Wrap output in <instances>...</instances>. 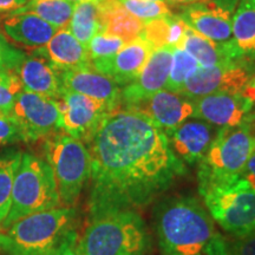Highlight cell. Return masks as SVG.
I'll list each match as a JSON object with an SVG mask.
<instances>
[{"label": "cell", "mask_w": 255, "mask_h": 255, "mask_svg": "<svg viewBox=\"0 0 255 255\" xmlns=\"http://www.w3.org/2000/svg\"><path fill=\"white\" fill-rule=\"evenodd\" d=\"M30 0H0V13H14L26 6Z\"/></svg>", "instance_id": "37"}, {"label": "cell", "mask_w": 255, "mask_h": 255, "mask_svg": "<svg viewBox=\"0 0 255 255\" xmlns=\"http://www.w3.org/2000/svg\"><path fill=\"white\" fill-rule=\"evenodd\" d=\"M193 119L218 128H233L254 120V103L246 92H214L194 100Z\"/></svg>", "instance_id": "12"}, {"label": "cell", "mask_w": 255, "mask_h": 255, "mask_svg": "<svg viewBox=\"0 0 255 255\" xmlns=\"http://www.w3.org/2000/svg\"><path fill=\"white\" fill-rule=\"evenodd\" d=\"M188 25L180 14L165 15V17L146 21L143 25L139 37L148 41L154 49L171 46L174 49L181 47L188 30Z\"/></svg>", "instance_id": "25"}, {"label": "cell", "mask_w": 255, "mask_h": 255, "mask_svg": "<svg viewBox=\"0 0 255 255\" xmlns=\"http://www.w3.org/2000/svg\"><path fill=\"white\" fill-rule=\"evenodd\" d=\"M155 49L141 37L128 41L113 58L91 64L98 72L113 79L121 88L138 77Z\"/></svg>", "instance_id": "16"}, {"label": "cell", "mask_w": 255, "mask_h": 255, "mask_svg": "<svg viewBox=\"0 0 255 255\" xmlns=\"http://www.w3.org/2000/svg\"><path fill=\"white\" fill-rule=\"evenodd\" d=\"M24 90L17 71L0 72V110L9 116L17 96Z\"/></svg>", "instance_id": "32"}, {"label": "cell", "mask_w": 255, "mask_h": 255, "mask_svg": "<svg viewBox=\"0 0 255 255\" xmlns=\"http://www.w3.org/2000/svg\"><path fill=\"white\" fill-rule=\"evenodd\" d=\"M73 9L75 4L68 0H30L25 7L12 14H34L59 30L69 26Z\"/></svg>", "instance_id": "26"}, {"label": "cell", "mask_w": 255, "mask_h": 255, "mask_svg": "<svg viewBox=\"0 0 255 255\" xmlns=\"http://www.w3.org/2000/svg\"><path fill=\"white\" fill-rule=\"evenodd\" d=\"M87 146L91 157L89 216L138 212L187 174L167 133L136 110L110 111Z\"/></svg>", "instance_id": "1"}, {"label": "cell", "mask_w": 255, "mask_h": 255, "mask_svg": "<svg viewBox=\"0 0 255 255\" xmlns=\"http://www.w3.org/2000/svg\"><path fill=\"white\" fill-rule=\"evenodd\" d=\"M68 1L77 5V4H83V2H96V4H98V2H101L102 0H68Z\"/></svg>", "instance_id": "42"}, {"label": "cell", "mask_w": 255, "mask_h": 255, "mask_svg": "<svg viewBox=\"0 0 255 255\" xmlns=\"http://www.w3.org/2000/svg\"><path fill=\"white\" fill-rule=\"evenodd\" d=\"M240 178H242L245 182H247L248 186L255 191V151L251 156V158L248 159Z\"/></svg>", "instance_id": "38"}, {"label": "cell", "mask_w": 255, "mask_h": 255, "mask_svg": "<svg viewBox=\"0 0 255 255\" xmlns=\"http://www.w3.org/2000/svg\"><path fill=\"white\" fill-rule=\"evenodd\" d=\"M174 47L156 49L135 81L121 88V108L131 109L148 100L156 92L163 90L167 84L173 60Z\"/></svg>", "instance_id": "14"}, {"label": "cell", "mask_w": 255, "mask_h": 255, "mask_svg": "<svg viewBox=\"0 0 255 255\" xmlns=\"http://www.w3.org/2000/svg\"><path fill=\"white\" fill-rule=\"evenodd\" d=\"M1 116H6V115L2 114V113H1V110H0V117H1Z\"/></svg>", "instance_id": "45"}, {"label": "cell", "mask_w": 255, "mask_h": 255, "mask_svg": "<svg viewBox=\"0 0 255 255\" xmlns=\"http://www.w3.org/2000/svg\"><path fill=\"white\" fill-rule=\"evenodd\" d=\"M248 1H251L252 4H254V5H255V0H248Z\"/></svg>", "instance_id": "44"}, {"label": "cell", "mask_w": 255, "mask_h": 255, "mask_svg": "<svg viewBox=\"0 0 255 255\" xmlns=\"http://www.w3.org/2000/svg\"><path fill=\"white\" fill-rule=\"evenodd\" d=\"M240 0H208L184 6L180 17L188 26L218 43L232 39V23Z\"/></svg>", "instance_id": "13"}, {"label": "cell", "mask_w": 255, "mask_h": 255, "mask_svg": "<svg viewBox=\"0 0 255 255\" xmlns=\"http://www.w3.org/2000/svg\"><path fill=\"white\" fill-rule=\"evenodd\" d=\"M43 141V152L55 175L60 206L75 207L91 176L88 146L62 130Z\"/></svg>", "instance_id": "6"}, {"label": "cell", "mask_w": 255, "mask_h": 255, "mask_svg": "<svg viewBox=\"0 0 255 255\" xmlns=\"http://www.w3.org/2000/svg\"><path fill=\"white\" fill-rule=\"evenodd\" d=\"M181 47L194 57L202 68H212L232 63H247L239 57L232 40L218 43L197 33L191 27H188Z\"/></svg>", "instance_id": "20"}, {"label": "cell", "mask_w": 255, "mask_h": 255, "mask_svg": "<svg viewBox=\"0 0 255 255\" xmlns=\"http://www.w3.org/2000/svg\"><path fill=\"white\" fill-rule=\"evenodd\" d=\"M154 220L161 255H205L220 234L205 205L193 195L164 197L155 207Z\"/></svg>", "instance_id": "2"}, {"label": "cell", "mask_w": 255, "mask_h": 255, "mask_svg": "<svg viewBox=\"0 0 255 255\" xmlns=\"http://www.w3.org/2000/svg\"><path fill=\"white\" fill-rule=\"evenodd\" d=\"M24 90L57 100L62 92L59 71L47 58L44 47H38L25 56L17 69Z\"/></svg>", "instance_id": "19"}, {"label": "cell", "mask_w": 255, "mask_h": 255, "mask_svg": "<svg viewBox=\"0 0 255 255\" xmlns=\"http://www.w3.org/2000/svg\"><path fill=\"white\" fill-rule=\"evenodd\" d=\"M43 47L47 58L58 71L91 66L87 46L83 45L68 27L59 28Z\"/></svg>", "instance_id": "22"}, {"label": "cell", "mask_w": 255, "mask_h": 255, "mask_svg": "<svg viewBox=\"0 0 255 255\" xmlns=\"http://www.w3.org/2000/svg\"><path fill=\"white\" fill-rule=\"evenodd\" d=\"M76 207H63L24 216L0 227V253L5 255H58L70 240L78 237Z\"/></svg>", "instance_id": "3"}, {"label": "cell", "mask_w": 255, "mask_h": 255, "mask_svg": "<svg viewBox=\"0 0 255 255\" xmlns=\"http://www.w3.org/2000/svg\"><path fill=\"white\" fill-rule=\"evenodd\" d=\"M75 247L79 255H145L151 239L137 210H114L89 216Z\"/></svg>", "instance_id": "4"}, {"label": "cell", "mask_w": 255, "mask_h": 255, "mask_svg": "<svg viewBox=\"0 0 255 255\" xmlns=\"http://www.w3.org/2000/svg\"><path fill=\"white\" fill-rule=\"evenodd\" d=\"M229 255H255V233L227 242Z\"/></svg>", "instance_id": "35"}, {"label": "cell", "mask_w": 255, "mask_h": 255, "mask_svg": "<svg viewBox=\"0 0 255 255\" xmlns=\"http://www.w3.org/2000/svg\"><path fill=\"white\" fill-rule=\"evenodd\" d=\"M232 43L239 57L247 63H255V5L240 0L233 15Z\"/></svg>", "instance_id": "24"}, {"label": "cell", "mask_w": 255, "mask_h": 255, "mask_svg": "<svg viewBox=\"0 0 255 255\" xmlns=\"http://www.w3.org/2000/svg\"><path fill=\"white\" fill-rule=\"evenodd\" d=\"M253 121L233 128H219L206 155L199 162V191L237 182L255 151Z\"/></svg>", "instance_id": "5"}, {"label": "cell", "mask_w": 255, "mask_h": 255, "mask_svg": "<svg viewBox=\"0 0 255 255\" xmlns=\"http://www.w3.org/2000/svg\"><path fill=\"white\" fill-rule=\"evenodd\" d=\"M124 44L126 41L120 37L105 33V32L97 33L87 46L91 64L113 58L122 49Z\"/></svg>", "instance_id": "30"}, {"label": "cell", "mask_w": 255, "mask_h": 255, "mask_svg": "<svg viewBox=\"0 0 255 255\" xmlns=\"http://www.w3.org/2000/svg\"><path fill=\"white\" fill-rule=\"evenodd\" d=\"M25 56L26 53L12 47L6 38L0 34V72L17 71Z\"/></svg>", "instance_id": "33"}, {"label": "cell", "mask_w": 255, "mask_h": 255, "mask_svg": "<svg viewBox=\"0 0 255 255\" xmlns=\"http://www.w3.org/2000/svg\"><path fill=\"white\" fill-rule=\"evenodd\" d=\"M69 30L84 46H88L96 34L102 32L100 7L96 2L75 5Z\"/></svg>", "instance_id": "27"}, {"label": "cell", "mask_w": 255, "mask_h": 255, "mask_svg": "<svg viewBox=\"0 0 255 255\" xmlns=\"http://www.w3.org/2000/svg\"><path fill=\"white\" fill-rule=\"evenodd\" d=\"M199 193L213 221L228 235L241 238L255 233V191L242 178Z\"/></svg>", "instance_id": "8"}, {"label": "cell", "mask_w": 255, "mask_h": 255, "mask_svg": "<svg viewBox=\"0 0 255 255\" xmlns=\"http://www.w3.org/2000/svg\"><path fill=\"white\" fill-rule=\"evenodd\" d=\"M23 152L11 149L0 154V226L5 221L11 207L12 188Z\"/></svg>", "instance_id": "28"}, {"label": "cell", "mask_w": 255, "mask_h": 255, "mask_svg": "<svg viewBox=\"0 0 255 255\" xmlns=\"http://www.w3.org/2000/svg\"><path fill=\"white\" fill-rule=\"evenodd\" d=\"M9 116L17 123L23 142L40 141L60 130L57 100L26 90L17 96Z\"/></svg>", "instance_id": "9"}, {"label": "cell", "mask_w": 255, "mask_h": 255, "mask_svg": "<svg viewBox=\"0 0 255 255\" xmlns=\"http://www.w3.org/2000/svg\"><path fill=\"white\" fill-rule=\"evenodd\" d=\"M253 66L254 64L244 62L212 68L200 66L186 82L180 94L194 101L214 92H241L254 77Z\"/></svg>", "instance_id": "11"}, {"label": "cell", "mask_w": 255, "mask_h": 255, "mask_svg": "<svg viewBox=\"0 0 255 255\" xmlns=\"http://www.w3.org/2000/svg\"><path fill=\"white\" fill-rule=\"evenodd\" d=\"M60 113V130L83 143L90 141L111 110L107 104L88 96L63 89L57 98Z\"/></svg>", "instance_id": "10"}, {"label": "cell", "mask_w": 255, "mask_h": 255, "mask_svg": "<svg viewBox=\"0 0 255 255\" xmlns=\"http://www.w3.org/2000/svg\"><path fill=\"white\" fill-rule=\"evenodd\" d=\"M60 206L55 175L44 158L25 152L21 156L12 188L11 207L0 227L17 220Z\"/></svg>", "instance_id": "7"}, {"label": "cell", "mask_w": 255, "mask_h": 255, "mask_svg": "<svg viewBox=\"0 0 255 255\" xmlns=\"http://www.w3.org/2000/svg\"><path fill=\"white\" fill-rule=\"evenodd\" d=\"M216 132L214 126L194 119L180 124L167 136L174 154L186 165H196L206 155Z\"/></svg>", "instance_id": "17"}, {"label": "cell", "mask_w": 255, "mask_h": 255, "mask_svg": "<svg viewBox=\"0 0 255 255\" xmlns=\"http://www.w3.org/2000/svg\"><path fill=\"white\" fill-rule=\"evenodd\" d=\"M200 68L199 63L182 47H176L173 52L171 68L164 90L180 94L186 82Z\"/></svg>", "instance_id": "29"}, {"label": "cell", "mask_w": 255, "mask_h": 255, "mask_svg": "<svg viewBox=\"0 0 255 255\" xmlns=\"http://www.w3.org/2000/svg\"><path fill=\"white\" fill-rule=\"evenodd\" d=\"M208 0H165V2L170 6V7H184V6L199 4V2H205Z\"/></svg>", "instance_id": "39"}, {"label": "cell", "mask_w": 255, "mask_h": 255, "mask_svg": "<svg viewBox=\"0 0 255 255\" xmlns=\"http://www.w3.org/2000/svg\"><path fill=\"white\" fill-rule=\"evenodd\" d=\"M98 7L102 32L122 38L126 43L139 37L144 23L129 13L119 0H102Z\"/></svg>", "instance_id": "23"}, {"label": "cell", "mask_w": 255, "mask_h": 255, "mask_svg": "<svg viewBox=\"0 0 255 255\" xmlns=\"http://www.w3.org/2000/svg\"><path fill=\"white\" fill-rule=\"evenodd\" d=\"M124 8L133 17L146 23L154 19L171 14V7L167 2L145 1V0H119Z\"/></svg>", "instance_id": "31"}, {"label": "cell", "mask_w": 255, "mask_h": 255, "mask_svg": "<svg viewBox=\"0 0 255 255\" xmlns=\"http://www.w3.org/2000/svg\"><path fill=\"white\" fill-rule=\"evenodd\" d=\"M23 142L20 130L11 116L0 117V146Z\"/></svg>", "instance_id": "34"}, {"label": "cell", "mask_w": 255, "mask_h": 255, "mask_svg": "<svg viewBox=\"0 0 255 255\" xmlns=\"http://www.w3.org/2000/svg\"><path fill=\"white\" fill-rule=\"evenodd\" d=\"M77 238L72 239V240H70L68 244L64 245V247L59 251L58 255H79L77 250H76V247H75L76 241H77Z\"/></svg>", "instance_id": "40"}, {"label": "cell", "mask_w": 255, "mask_h": 255, "mask_svg": "<svg viewBox=\"0 0 255 255\" xmlns=\"http://www.w3.org/2000/svg\"><path fill=\"white\" fill-rule=\"evenodd\" d=\"M145 1H158V2H165V0H145Z\"/></svg>", "instance_id": "43"}, {"label": "cell", "mask_w": 255, "mask_h": 255, "mask_svg": "<svg viewBox=\"0 0 255 255\" xmlns=\"http://www.w3.org/2000/svg\"><path fill=\"white\" fill-rule=\"evenodd\" d=\"M62 88L88 96L107 104L111 110L121 108V87L92 66L59 71Z\"/></svg>", "instance_id": "18"}, {"label": "cell", "mask_w": 255, "mask_h": 255, "mask_svg": "<svg viewBox=\"0 0 255 255\" xmlns=\"http://www.w3.org/2000/svg\"><path fill=\"white\" fill-rule=\"evenodd\" d=\"M205 255H229L227 241L219 234L209 245Z\"/></svg>", "instance_id": "36"}, {"label": "cell", "mask_w": 255, "mask_h": 255, "mask_svg": "<svg viewBox=\"0 0 255 255\" xmlns=\"http://www.w3.org/2000/svg\"><path fill=\"white\" fill-rule=\"evenodd\" d=\"M2 31L9 39L25 47L45 46L58 28L31 13L9 14L2 23Z\"/></svg>", "instance_id": "21"}, {"label": "cell", "mask_w": 255, "mask_h": 255, "mask_svg": "<svg viewBox=\"0 0 255 255\" xmlns=\"http://www.w3.org/2000/svg\"><path fill=\"white\" fill-rule=\"evenodd\" d=\"M145 115L159 129L167 133L194 116V101L186 96L161 90L131 108Z\"/></svg>", "instance_id": "15"}, {"label": "cell", "mask_w": 255, "mask_h": 255, "mask_svg": "<svg viewBox=\"0 0 255 255\" xmlns=\"http://www.w3.org/2000/svg\"><path fill=\"white\" fill-rule=\"evenodd\" d=\"M245 92L250 96L251 100L253 101V103H254V122H253V124L255 127V76L252 78V81L250 82V84L247 85L246 89H245Z\"/></svg>", "instance_id": "41"}]
</instances>
